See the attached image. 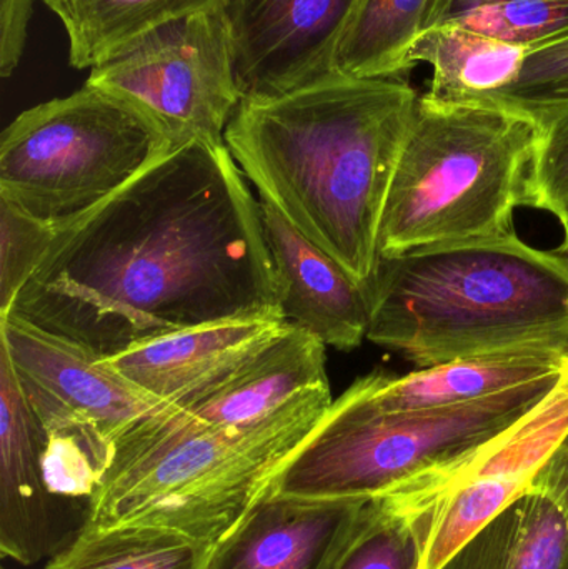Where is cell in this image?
I'll list each match as a JSON object with an SVG mask.
<instances>
[{"instance_id": "obj_1", "label": "cell", "mask_w": 568, "mask_h": 569, "mask_svg": "<svg viewBox=\"0 0 568 569\" xmlns=\"http://www.w3.org/2000/svg\"><path fill=\"white\" fill-rule=\"evenodd\" d=\"M243 177L227 146L170 150L57 229L9 315L99 360L203 325L283 318Z\"/></svg>"}, {"instance_id": "obj_2", "label": "cell", "mask_w": 568, "mask_h": 569, "mask_svg": "<svg viewBox=\"0 0 568 569\" xmlns=\"http://www.w3.org/2000/svg\"><path fill=\"white\" fill-rule=\"evenodd\" d=\"M417 99L402 79L336 72L283 96L243 99L223 137L259 199L370 291Z\"/></svg>"}, {"instance_id": "obj_3", "label": "cell", "mask_w": 568, "mask_h": 569, "mask_svg": "<svg viewBox=\"0 0 568 569\" xmlns=\"http://www.w3.org/2000/svg\"><path fill=\"white\" fill-rule=\"evenodd\" d=\"M367 340L420 368L522 348L568 351V259L516 232L379 259Z\"/></svg>"}, {"instance_id": "obj_4", "label": "cell", "mask_w": 568, "mask_h": 569, "mask_svg": "<svg viewBox=\"0 0 568 569\" xmlns=\"http://www.w3.org/2000/svg\"><path fill=\"white\" fill-rule=\"evenodd\" d=\"M332 403L329 385L312 388L240 428L193 427L157 408L117 441L86 527L153 525L216 548L269 493Z\"/></svg>"}, {"instance_id": "obj_5", "label": "cell", "mask_w": 568, "mask_h": 569, "mask_svg": "<svg viewBox=\"0 0 568 569\" xmlns=\"http://www.w3.org/2000/svg\"><path fill=\"white\" fill-rule=\"evenodd\" d=\"M540 127L492 102L419 96L390 182L379 259L514 233L529 207Z\"/></svg>"}, {"instance_id": "obj_6", "label": "cell", "mask_w": 568, "mask_h": 569, "mask_svg": "<svg viewBox=\"0 0 568 569\" xmlns=\"http://www.w3.org/2000/svg\"><path fill=\"white\" fill-rule=\"evenodd\" d=\"M560 377L539 378L472 403L403 413L373 407L359 378L333 400L270 491L303 500L392 493L469 460L542 403Z\"/></svg>"}, {"instance_id": "obj_7", "label": "cell", "mask_w": 568, "mask_h": 569, "mask_svg": "<svg viewBox=\"0 0 568 569\" xmlns=\"http://www.w3.org/2000/svg\"><path fill=\"white\" fill-rule=\"evenodd\" d=\"M172 149L139 107L83 83L23 110L0 136V199L60 229Z\"/></svg>"}, {"instance_id": "obj_8", "label": "cell", "mask_w": 568, "mask_h": 569, "mask_svg": "<svg viewBox=\"0 0 568 569\" xmlns=\"http://www.w3.org/2000/svg\"><path fill=\"white\" fill-rule=\"evenodd\" d=\"M86 83L143 110L172 149L226 146L227 126L242 102L226 0L149 30L90 70Z\"/></svg>"}, {"instance_id": "obj_9", "label": "cell", "mask_w": 568, "mask_h": 569, "mask_svg": "<svg viewBox=\"0 0 568 569\" xmlns=\"http://www.w3.org/2000/svg\"><path fill=\"white\" fill-rule=\"evenodd\" d=\"M0 348L47 431L86 425L117 445L163 405L86 348L13 315L0 318Z\"/></svg>"}, {"instance_id": "obj_10", "label": "cell", "mask_w": 568, "mask_h": 569, "mask_svg": "<svg viewBox=\"0 0 568 569\" xmlns=\"http://www.w3.org/2000/svg\"><path fill=\"white\" fill-rule=\"evenodd\" d=\"M359 0H226L243 99H270L337 72Z\"/></svg>"}, {"instance_id": "obj_11", "label": "cell", "mask_w": 568, "mask_h": 569, "mask_svg": "<svg viewBox=\"0 0 568 569\" xmlns=\"http://www.w3.org/2000/svg\"><path fill=\"white\" fill-rule=\"evenodd\" d=\"M46 445V427L0 348V551L20 565L57 557L89 518V501L57 497L47 488Z\"/></svg>"}, {"instance_id": "obj_12", "label": "cell", "mask_w": 568, "mask_h": 569, "mask_svg": "<svg viewBox=\"0 0 568 569\" xmlns=\"http://www.w3.org/2000/svg\"><path fill=\"white\" fill-rule=\"evenodd\" d=\"M327 385L326 345L289 323L236 370L163 403L162 411L193 427H250L302 391Z\"/></svg>"}, {"instance_id": "obj_13", "label": "cell", "mask_w": 568, "mask_h": 569, "mask_svg": "<svg viewBox=\"0 0 568 569\" xmlns=\"http://www.w3.org/2000/svg\"><path fill=\"white\" fill-rule=\"evenodd\" d=\"M260 220L280 287V311L326 347L350 351L367 338L372 291L259 199Z\"/></svg>"}, {"instance_id": "obj_14", "label": "cell", "mask_w": 568, "mask_h": 569, "mask_svg": "<svg viewBox=\"0 0 568 569\" xmlns=\"http://www.w3.org/2000/svg\"><path fill=\"white\" fill-rule=\"evenodd\" d=\"M369 500H303L269 491L213 548L207 569H330Z\"/></svg>"}, {"instance_id": "obj_15", "label": "cell", "mask_w": 568, "mask_h": 569, "mask_svg": "<svg viewBox=\"0 0 568 569\" xmlns=\"http://www.w3.org/2000/svg\"><path fill=\"white\" fill-rule=\"evenodd\" d=\"M287 325L276 317L219 321L157 338L103 361L150 397L170 403L236 370Z\"/></svg>"}, {"instance_id": "obj_16", "label": "cell", "mask_w": 568, "mask_h": 569, "mask_svg": "<svg viewBox=\"0 0 568 569\" xmlns=\"http://www.w3.org/2000/svg\"><path fill=\"white\" fill-rule=\"evenodd\" d=\"M567 350L522 348L459 358L393 377L377 370L362 377L367 398L386 413L437 410L472 403L539 378L562 373Z\"/></svg>"}, {"instance_id": "obj_17", "label": "cell", "mask_w": 568, "mask_h": 569, "mask_svg": "<svg viewBox=\"0 0 568 569\" xmlns=\"http://www.w3.org/2000/svg\"><path fill=\"white\" fill-rule=\"evenodd\" d=\"M457 467L370 498L330 569H422L423 555Z\"/></svg>"}, {"instance_id": "obj_18", "label": "cell", "mask_w": 568, "mask_h": 569, "mask_svg": "<svg viewBox=\"0 0 568 569\" xmlns=\"http://www.w3.org/2000/svg\"><path fill=\"white\" fill-rule=\"evenodd\" d=\"M439 569H568V518L529 488L480 528Z\"/></svg>"}, {"instance_id": "obj_19", "label": "cell", "mask_w": 568, "mask_h": 569, "mask_svg": "<svg viewBox=\"0 0 568 569\" xmlns=\"http://www.w3.org/2000/svg\"><path fill=\"white\" fill-rule=\"evenodd\" d=\"M527 49L459 26L429 27L409 52L410 69L427 63L432 69L426 96L440 102L484 100L509 86Z\"/></svg>"}, {"instance_id": "obj_20", "label": "cell", "mask_w": 568, "mask_h": 569, "mask_svg": "<svg viewBox=\"0 0 568 569\" xmlns=\"http://www.w3.org/2000/svg\"><path fill=\"white\" fill-rule=\"evenodd\" d=\"M69 39V62L92 70L162 23L222 0H43Z\"/></svg>"}, {"instance_id": "obj_21", "label": "cell", "mask_w": 568, "mask_h": 569, "mask_svg": "<svg viewBox=\"0 0 568 569\" xmlns=\"http://www.w3.org/2000/svg\"><path fill=\"white\" fill-rule=\"evenodd\" d=\"M436 0H359L337 52L336 69L362 79H400Z\"/></svg>"}, {"instance_id": "obj_22", "label": "cell", "mask_w": 568, "mask_h": 569, "mask_svg": "<svg viewBox=\"0 0 568 569\" xmlns=\"http://www.w3.org/2000/svg\"><path fill=\"white\" fill-rule=\"evenodd\" d=\"M213 548L170 528H83L46 569H207Z\"/></svg>"}, {"instance_id": "obj_23", "label": "cell", "mask_w": 568, "mask_h": 569, "mask_svg": "<svg viewBox=\"0 0 568 569\" xmlns=\"http://www.w3.org/2000/svg\"><path fill=\"white\" fill-rule=\"evenodd\" d=\"M459 26L534 49L568 37V0H436L426 29Z\"/></svg>"}, {"instance_id": "obj_24", "label": "cell", "mask_w": 568, "mask_h": 569, "mask_svg": "<svg viewBox=\"0 0 568 569\" xmlns=\"http://www.w3.org/2000/svg\"><path fill=\"white\" fill-rule=\"evenodd\" d=\"M116 457V443L86 425L47 431L43 477L50 493L89 501Z\"/></svg>"}, {"instance_id": "obj_25", "label": "cell", "mask_w": 568, "mask_h": 569, "mask_svg": "<svg viewBox=\"0 0 568 569\" xmlns=\"http://www.w3.org/2000/svg\"><path fill=\"white\" fill-rule=\"evenodd\" d=\"M482 102L526 113L537 123L568 109V37L527 50L516 79Z\"/></svg>"}, {"instance_id": "obj_26", "label": "cell", "mask_w": 568, "mask_h": 569, "mask_svg": "<svg viewBox=\"0 0 568 569\" xmlns=\"http://www.w3.org/2000/svg\"><path fill=\"white\" fill-rule=\"evenodd\" d=\"M56 236V227L0 199V318L10 313Z\"/></svg>"}, {"instance_id": "obj_27", "label": "cell", "mask_w": 568, "mask_h": 569, "mask_svg": "<svg viewBox=\"0 0 568 569\" xmlns=\"http://www.w3.org/2000/svg\"><path fill=\"white\" fill-rule=\"evenodd\" d=\"M529 207L562 219L568 210V109L539 123Z\"/></svg>"}, {"instance_id": "obj_28", "label": "cell", "mask_w": 568, "mask_h": 569, "mask_svg": "<svg viewBox=\"0 0 568 569\" xmlns=\"http://www.w3.org/2000/svg\"><path fill=\"white\" fill-rule=\"evenodd\" d=\"M36 0H0V76H12L22 60Z\"/></svg>"}, {"instance_id": "obj_29", "label": "cell", "mask_w": 568, "mask_h": 569, "mask_svg": "<svg viewBox=\"0 0 568 569\" xmlns=\"http://www.w3.org/2000/svg\"><path fill=\"white\" fill-rule=\"evenodd\" d=\"M530 488H536L554 498L568 518V435L550 455L549 460L537 471Z\"/></svg>"}, {"instance_id": "obj_30", "label": "cell", "mask_w": 568, "mask_h": 569, "mask_svg": "<svg viewBox=\"0 0 568 569\" xmlns=\"http://www.w3.org/2000/svg\"><path fill=\"white\" fill-rule=\"evenodd\" d=\"M560 226H562L564 230V240L562 243H560L559 249L556 250L557 253H560V256L566 257L568 259V210L566 213H564L562 219L559 220Z\"/></svg>"}]
</instances>
